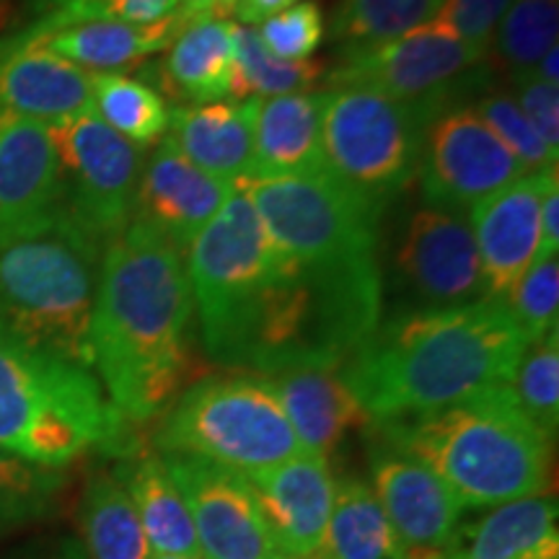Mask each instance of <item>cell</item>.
<instances>
[{"label":"cell","mask_w":559,"mask_h":559,"mask_svg":"<svg viewBox=\"0 0 559 559\" xmlns=\"http://www.w3.org/2000/svg\"><path fill=\"white\" fill-rule=\"evenodd\" d=\"M557 185V164L544 166L523 174L519 181L469 210L487 298H506L523 272L534 264L539 249L542 202Z\"/></svg>","instance_id":"9a60e30c"},{"label":"cell","mask_w":559,"mask_h":559,"mask_svg":"<svg viewBox=\"0 0 559 559\" xmlns=\"http://www.w3.org/2000/svg\"><path fill=\"white\" fill-rule=\"evenodd\" d=\"M432 117L438 111L373 88L324 91V174L386 207L417 177L425 130Z\"/></svg>","instance_id":"9c48e42d"},{"label":"cell","mask_w":559,"mask_h":559,"mask_svg":"<svg viewBox=\"0 0 559 559\" xmlns=\"http://www.w3.org/2000/svg\"><path fill=\"white\" fill-rule=\"evenodd\" d=\"M151 559H190V557H174V555H156V557H151Z\"/></svg>","instance_id":"7dc6e473"},{"label":"cell","mask_w":559,"mask_h":559,"mask_svg":"<svg viewBox=\"0 0 559 559\" xmlns=\"http://www.w3.org/2000/svg\"><path fill=\"white\" fill-rule=\"evenodd\" d=\"M400 283L423 309H445L487 298L469 218L425 205L404 223L394 251Z\"/></svg>","instance_id":"5bb4252c"},{"label":"cell","mask_w":559,"mask_h":559,"mask_svg":"<svg viewBox=\"0 0 559 559\" xmlns=\"http://www.w3.org/2000/svg\"><path fill=\"white\" fill-rule=\"evenodd\" d=\"M370 479L396 547L443 551L466 510L443 479L383 440L370 445Z\"/></svg>","instance_id":"2e32d148"},{"label":"cell","mask_w":559,"mask_h":559,"mask_svg":"<svg viewBox=\"0 0 559 559\" xmlns=\"http://www.w3.org/2000/svg\"><path fill=\"white\" fill-rule=\"evenodd\" d=\"M166 132V143L210 177L236 187L257 177L249 102L177 107Z\"/></svg>","instance_id":"cb8c5ba5"},{"label":"cell","mask_w":559,"mask_h":559,"mask_svg":"<svg viewBox=\"0 0 559 559\" xmlns=\"http://www.w3.org/2000/svg\"><path fill=\"white\" fill-rule=\"evenodd\" d=\"M445 0H342L332 37L345 47L376 45L428 24Z\"/></svg>","instance_id":"836d02e7"},{"label":"cell","mask_w":559,"mask_h":559,"mask_svg":"<svg viewBox=\"0 0 559 559\" xmlns=\"http://www.w3.org/2000/svg\"><path fill=\"white\" fill-rule=\"evenodd\" d=\"M508 389L523 415L555 440L559 425V330L531 342Z\"/></svg>","instance_id":"e575fe53"},{"label":"cell","mask_w":559,"mask_h":559,"mask_svg":"<svg viewBox=\"0 0 559 559\" xmlns=\"http://www.w3.org/2000/svg\"><path fill=\"white\" fill-rule=\"evenodd\" d=\"M5 19V0H0V24H3Z\"/></svg>","instance_id":"c3c4849f"},{"label":"cell","mask_w":559,"mask_h":559,"mask_svg":"<svg viewBox=\"0 0 559 559\" xmlns=\"http://www.w3.org/2000/svg\"><path fill=\"white\" fill-rule=\"evenodd\" d=\"M445 559H559V510L547 495L487 508L461 521L443 547Z\"/></svg>","instance_id":"603a6c76"},{"label":"cell","mask_w":559,"mask_h":559,"mask_svg":"<svg viewBox=\"0 0 559 559\" xmlns=\"http://www.w3.org/2000/svg\"><path fill=\"white\" fill-rule=\"evenodd\" d=\"M81 531L88 559H151L138 510L117 474H96L81 502Z\"/></svg>","instance_id":"f1b7e54d"},{"label":"cell","mask_w":559,"mask_h":559,"mask_svg":"<svg viewBox=\"0 0 559 559\" xmlns=\"http://www.w3.org/2000/svg\"><path fill=\"white\" fill-rule=\"evenodd\" d=\"M531 340L502 300L415 309L381 321L342 366L373 423L428 415L502 386Z\"/></svg>","instance_id":"7a4b0ae2"},{"label":"cell","mask_w":559,"mask_h":559,"mask_svg":"<svg viewBox=\"0 0 559 559\" xmlns=\"http://www.w3.org/2000/svg\"><path fill=\"white\" fill-rule=\"evenodd\" d=\"M487 50L461 39L440 21L376 45L345 47L340 66L330 73L332 88L360 86L373 88L394 99L419 104L432 111H443L459 102V94H469L485 75H474L485 68Z\"/></svg>","instance_id":"30bf717a"},{"label":"cell","mask_w":559,"mask_h":559,"mask_svg":"<svg viewBox=\"0 0 559 559\" xmlns=\"http://www.w3.org/2000/svg\"><path fill=\"white\" fill-rule=\"evenodd\" d=\"M249 115L257 177H298V174L324 171L321 160L324 91L249 99Z\"/></svg>","instance_id":"d4e9b609"},{"label":"cell","mask_w":559,"mask_h":559,"mask_svg":"<svg viewBox=\"0 0 559 559\" xmlns=\"http://www.w3.org/2000/svg\"><path fill=\"white\" fill-rule=\"evenodd\" d=\"M190 24L181 13L153 24H128V21H83V24L60 26L50 32H34L24 26V34L37 39L41 47L73 62L88 73H122L143 60L166 50L171 39Z\"/></svg>","instance_id":"484cf974"},{"label":"cell","mask_w":559,"mask_h":559,"mask_svg":"<svg viewBox=\"0 0 559 559\" xmlns=\"http://www.w3.org/2000/svg\"><path fill=\"white\" fill-rule=\"evenodd\" d=\"M275 389L300 451L326 459L353 430L370 428V415L347 386L340 366H296L264 376Z\"/></svg>","instance_id":"44dd1931"},{"label":"cell","mask_w":559,"mask_h":559,"mask_svg":"<svg viewBox=\"0 0 559 559\" xmlns=\"http://www.w3.org/2000/svg\"><path fill=\"white\" fill-rule=\"evenodd\" d=\"M528 174L472 104H453L425 130L417 179L425 205L466 213Z\"/></svg>","instance_id":"7c38bea8"},{"label":"cell","mask_w":559,"mask_h":559,"mask_svg":"<svg viewBox=\"0 0 559 559\" xmlns=\"http://www.w3.org/2000/svg\"><path fill=\"white\" fill-rule=\"evenodd\" d=\"M234 5H236V0H218V11H221V16H226V13L234 11Z\"/></svg>","instance_id":"bcb514c9"},{"label":"cell","mask_w":559,"mask_h":559,"mask_svg":"<svg viewBox=\"0 0 559 559\" xmlns=\"http://www.w3.org/2000/svg\"><path fill=\"white\" fill-rule=\"evenodd\" d=\"M513 0H445L436 13V21L445 24L461 39L487 50L495 26L506 16Z\"/></svg>","instance_id":"ab89813d"},{"label":"cell","mask_w":559,"mask_h":559,"mask_svg":"<svg viewBox=\"0 0 559 559\" xmlns=\"http://www.w3.org/2000/svg\"><path fill=\"white\" fill-rule=\"evenodd\" d=\"M234 73L230 96L236 99H270V96L300 94L313 86L324 73L317 60H280L262 45L254 26L234 24Z\"/></svg>","instance_id":"4dcf8cb0"},{"label":"cell","mask_w":559,"mask_h":559,"mask_svg":"<svg viewBox=\"0 0 559 559\" xmlns=\"http://www.w3.org/2000/svg\"><path fill=\"white\" fill-rule=\"evenodd\" d=\"M296 3H300V0H236L234 11L230 13H236L243 26H254L272 16H277V13L288 11L290 5Z\"/></svg>","instance_id":"7bdbcfd3"},{"label":"cell","mask_w":559,"mask_h":559,"mask_svg":"<svg viewBox=\"0 0 559 559\" xmlns=\"http://www.w3.org/2000/svg\"><path fill=\"white\" fill-rule=\"evenodd\" d=\"M506 309L519 321L531 342L542 340L551 330H559V262L557 257L536 260L502 298Z\"/></svg>","instance_id":"8d00e7d4"},{"label":"cell","mask_w":559,"mask_h":559,"mask_svg":"<svg viewBox=\"0 0 559 559\" xmlns=\"http://www.w3.org/2000/svg\"><path fill=\"white\" fill-rule=\"evenodd\" d=\"M66 202L50 124L0 111V243L24 234Z\"/></svg>","instance_id":"e0dca14e"},{"label":"cell","mask_w":559,"mask_h":559,"mask_svg":"<svg viewBox=\"0 0 559 559\" xmlns=\"http://www.w3.org/2000/svg\"><path fill=\"white\" fill-rule=\"evenodd\" d=\"M60 559H75V555H73V557H70V555H62Z\"/></svg>","instance_id":"681fc988"},{"label":"cell","mask_w":559,"mask_h":559,"mask_svg":"<svg viewBox=\"0 0 559 559\" xmlns=\"http://www.w3.org/2000/svg\"><path fill=\"white\" fill-rule=\"evenodd\" d=\"M370 428L428 466L464 508H495L549 489L555 440L523 415L508 383L453 407Z\"/></svg>","instance_id":"3957f363"},{"label":"cell","mask_w":559,"mask_h":559,"mask_svg":"<svg viewBox=\"0 0 559 559\" xmlns=\"http://www.w3.org/2000/svg\"><path fill=\"white\" fill-rule=\"evenodd\" d=\"M0 449L62 469L91 449L140 451L130 423L86 368L26 347L0 326Z\"/></svg>","instance_id":"5b68a950"},{"label":"cell","mask_w":559,"mask_h":559,"mask_svg":"<svg viewBox=\"0 0 559 559\" xmlns=\"http://www.w3.org/2000/svg\"><path fill=\"white\" fill-rule=\"evenodd\" d=\"M104 241L66 202L39 226L0 243V326L26 347L91 370V317Z\"/></svg>","instance_id":"277c9868"},{"label":"cell","mask_w":559,"mask_h":559,"mask_svg":"<svg viewBox=\"0 0 559 559\" xmlns=\"http://www.w3.org/2000/svg\"><path fill=\"white\" fill-rule=\"evenodd\" d=\"M285 559H288V557H285Z\"/></svg>","instance_id":"816d5d0a"},{"label":"cell","mask_w":559,"mask_h":559,"mask_svg":"<svg viewBox=\"0 0 559 559\" xmlns=\"http://www.w3.org/2000/svg\"><path fill=\"white\" fill-rule=\"evenodd\" d=\"M559 39V0H513L487 45L489 73L513 83L539 66Z\"/></svg>","instance_id":"f546056e"},{"label":"cell","mask_w":559,"mask_h":559,"mask_svg":"<svg viewBox=\"0 0 559 559\" xmlns=\"http://www.w3.org/2000/svg\"><path fill=\"white\" fill-rule=\"evenodd\" d=\"M239 190L254 205L275 249L300 272L334 285H383L379 202L324 171L257 177Z\"/></svg>","instance_id":"8992f818"},{"label":"cell","mask_w":559,"mask_h":559,"mask_svg":"<svg viewBox=\"0 0 559 559\" xmlns=\"http://www.w3.org/2000/svg\"><path fill=\"white\" fill-rule=\"evenodd\" d=\"M94 111L135 148H148L169 130L158 91L124 73H94Z\"/></svg>","instance_id":"1f68e13d"},{"label":"cell","mask_w":559,"mask_h":559,"mask_svg":"<svg viewBox=\"0 0 559 559\" xmlns=\"http://www.w3.org/2000/svg\"><path fill=\"white\" fill-rule=\"evenodd\" d=\"M160 459L190 513L202 559H285L243 474L185 453Z\"/></svg>","instance_id":"4fadbf2b"},{"label":"cell","mask_w":559,"mask_h":559,"mask_svg":"<svg viewBox=\"0 0 559 559\" xmlns=\"http://www.w3.org/2000/svg\"><path fill=\"white\" fill-rule=\"evenodd\" d=\"M236 190L239 187L200 171L166 140H160L140 171L135 218L148 223L181 254H187L200 230L218 215Z\"/></svg>","instance_id":"ffe728a7"},{"label":"cell","mask_w":559,"mask_h":559,"mask_svg":"<svg viewBox=\"0 0 559 559\" xmlns=\"http://www.w3.org/2000/svg\"><path fill=\"white\" fill-rule=\"evenodd\" d=\"M254 487L262 519L280 555L309 559L324 544L334 502V474L330 461L298 453L285 464L247 477Z\"/></svg>","instance_id":"d6986e66"},{"label":"cell","mask_w":559,"mask_h":559,"mask_svg":"<svg viewBox=\"0 0 559 559\" xmlns=\"http://www.w3.org/2000/svg\"><path fill=\"white\" fill-rule=\"evenodd\" d=\"M202 345L215 362L247 370L280 254L247 194L236 190L187 249Z\"/></svg>","instance_id":"52a82bcc"},{"label":"cell","mask_w":559,"mask_h":559,"mask_svg":"<svg viewBox=\"0 0 559 559\" xmlns=\"http://www.w3.org/2000/svg\"><path fill=\"white\" fill-rule=\"evenodd\" d=\"M557 249H559V185L551 187V190L547 192V198H544V202H542L539 249H536V260H549V257H557Z\"/></svg>","instance_id":"b9f144b4"},{"label":"cell","mask_w":559,"mask_h":559,"mask_svg":"<svg viewBox=\"0 0 559 559\" xmlns=\"http://www.w3.org/2000/svg\"><path fill=\"white\" fill-rule=\"evenodd\" d=\"M0 111L60 124L94 111V73L41 47L29 34L0 39Z\"/></svg>","instance_id":"ac0fdd59"},{"label":"cell","mask_w":559,"mask_h":559,"mask_svg":"<svg viewBox=\"0 0 559 559\" xmlns=\"http://www.w3.org/2000/svg\"><path fill=\"white\" fill-rule=\"evenodd\" d=\"M472 107L528 171L559 164L557 153H551L549 145L539 138V132L531 128L513 91H485Z\"/></svg>","instance_id":"74e56055"},{"label":"cell","mask_w":559,"mask_h":559,"mask_svg":"<svg viewBox=\"0 0 559 559\" xmlns=\"http://www.w3.org/2000/svg\"><path fill=\"white\" fill-rule=\"evenodd\" d=\"M156 445L251 477L298 456L293 432L275 389L264 376H210L192 383L169 407Z\"/></svg>","instance_id":"ba28073f"},{"label":"cell","mask_w":559,"mask_h":559,"mask_svg":"<svg viewBox=\"0 0 559 559\" xmlns=\"http://www.w3.org/2000/svg\"><path fill=\"white\" fill-rule=\"evenodd\" d=\"M177 11L187 21H198V19H207V16L221 19L218 0H177Z\"/></svg>","instance_id":"ee69618b"},{"label":"cell","mask_w":559,"mask_h":559,"mask_svg":"<svg viewBox=\"0 0 559 559\" xmlns=\"http://www.w3.org/2000/svg\"><path fill=\"white\" fill-rule=\"evenodd\" d=\"M66 179V205L107 247L135 218L143 153L96 111L50 128Z\"/></svg>","instance_id":"8fae6325"},{"label":"cell","mask_w":559,"mask_h":559,"mask_svg":"<svg viewBox=\"0 0 559 559\" xmlns=\"http://www.w3.org/2000/svg\"><path fill=\"white\" fill-rule=\"evenodd\" d=\"M115 474L128 489L153 551L202 559L192 519L171 474L166 472L164 459L156 453L135 451Z\"/></svg>","instance_id":"4316f807"},{"label":"cell","mask_w":559,"mask_h":559,"mask_svg":"<svg viewBox=\"0 0 559 559\" xmlns=\"http://www.w3.org/2000/svg\"><path fill=\"white\" fill-rule=\"evenodd\" d=\"M29 29L50 32L83 21H128L153 24L177 11V0H29Z\"/></svg>","instance_id":"d590c367"},{"label":"cell","mask_w":559,"mask_h":559,"mask_svg":"<svg viewBox=\"0 0 559 559\" xmlns=\"http://www.w3.org/2000/svg\"><path fill=\"white\" fill-rule=\"evenodd\" d=\"M66 474L0 449V531L50 519L66 489Z\"/></svg>","instance_id":"d6a6232c"},{"label":"cell","mask_w":559,"mask_h":559,"mask_svg":"<svg viewBox=\"0 0 559 559\" xmlns=\"http://www.w3.org/2000/svg\"><path fill=\"white\" fill-rule=\"evenodd\" d=\"M234 24L218 16L190 21L166 47L158 62L145 68L140 81L156 88L160 99L185 102V107L215 104L230 96L234 73Z\"/></svg>","instance_id":"7402d4cb"},{"label":"cell","mask_w":559,"mask_h":559,"mask_svg":"<svg viewBox=\"0 0 559 559\" xmlns=\"http://www.w3.org/2000/svg\"><path fill=\"white\" fill-rule=\"evenodd\" d=\"M194 298L185 254L132 218L102 254L91 355L109 402L128 423H151L192 373Z\"/></svg>","instance_id":"6da1fadb"},{"label":"cell","mask_w":559,"mask_h":559,"mask_svg":"<svg viewBox=\"0 0 559 559\" xmlns=\"http://www.w3.org/2000/svg\"><path fill=\"white\" fill-rule=\"evenodd\" d=\"M557 62H559V47H555V50H549L544 58L539 60V66H536L531 73L536 75V79L547 81V83H555V86H559V73H557Z\"/></svg>","instance_id":"f6af8a7d"},{"label":"cell","mask_w":559,"mask_h":559,"mask_svg":"<svg viewBox=\"0 0 559 559\" xmlns=\"http://www.w3.org/2000/svg\"><path fill=\"white\" fill-rule=\"evenodd\" d=\"M309 559H317V557H309Z\"/></svg>","instance_id":"f907efd6"},{"label":"cell","mask_w":559,"mask_h":559,"mask_svg":"<svg viewBox=\"0 0 559 559\" xmlns=\"http://www.w3.org/2000/svg\"><path fill=\"white\" fill-rule=\"evenodd\" d=\"M513 96L531 128L559 156V86L536 79L534 73L521 75L513 81Z\"/></svg>","instance_id":"60d3db41"},{"label":"cell","mask_w":559,"mask_h":559,"mask_svg":"<svg viewBox=\"0 0 559 559\" xmlns=\"http://www.w3.org/2000/svg\"><path fill=\"white\" fill-rule=\"evenodd\" d=\"M257 34H260L262 45L280 60H311V55L319 50L321 39H324V16L317 3L306 0V3H296L288 11L262 21Z\"/></svg>","instance_id":"f35d334b"},{"label":"cell","mask_w":559,"mask_h":559,"mask_svg":"<svg viewBox=\"0 0 559 559\" xmlns=\"http://www.w3.org/2000/svg\"><path fill=\"white\" fill-rule=\"evenodd\" d=\"M396 536L373 487L358 477L334 485V502L326 536L317 559H391Z\"/></svg>","instance_id":"83f0119b"}]
</instances>
